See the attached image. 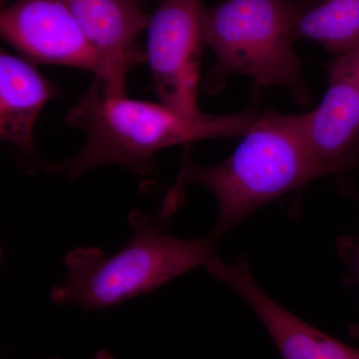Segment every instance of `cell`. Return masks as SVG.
I'll list each match as a JSON object with an SVG mask.
<instances>
[{"label": "cell", "instance_id": "1", "mask_svg": "<svg viewBox=\"0 0 359 359\" xmlns=\"http://www.w3.org/2000/svg\"><path fill=\"white\" fill-rule=\"evenodd\" d=\"M259 113L256 104L238 114H185L165 105L109 95L100 80L89 89L65 116L73 128L88 135L77 154L51 163L45 170L77 180L105 165H119L132 173H154V156L162 149L201 139L244 136Z\"/></svg>", "mask_w": 359, "mask_h": 359}, {"label": "cell", "instance_id": "2", "mask_svg": "<svg viewBox=\"0 0 359 359\" xmlns=\"http://www.w3.org/2000/svg\"><path fill=\"white\" fill-rule=\"evenodd\" d=\"M190 145L184 148L178 178L167 194L162 218L181 205L187 185L204 186L219 205L218 221L209 236L212 241L271 201L327 176L306 143L299 115L266 110L252 123L233 154L212 166L194 161Z\"/></svg>", "mask_w": 359, "mask_h": 359}, {"label": "cell", "instance_id": "3", "mask_svg": "<svg viewBox=\"0 0 359 359\" xmlns=\"http://www.w3.org/2000/svg\"><path fill=\"white\" fill-rule=\"evenodd\" d=\"M128 219L133 236L117 254L106 257L98 248L89 247L65 257L67 276L51 290L54 304L85 311L109 308L219 259L211 238H175L140 210L130 212Z\"/></svg>", "mask_w": 359, "mask_h": 359}, {"label": "cell", "instance_id": "4", "mask_svg": "<svg viewBox=\"0 0 359 359\" xmlns=\"http://www.w3.org/2000/svg\"><path fill=\"white\" fill-rule=\"evenodd\" d=\"M314 0H224L205 8V43L216 55L203 87L218 93L226 77L243 74L256 87L282 86L306 105L311 94L294 51L295 25Z\"/></svg>", "mask_w": 359, "mask_h": 359}, {"label": "cell", "instance_id": "5", "mask_svg": "<svg viewBox=\"0 0 359 359\" xmlns=\"http://www.w3.org/2000/svg\"><path fill=\"white\" fill-rule=\"evenodd\" d=\"M202 0H162L147 26V61L163 104L198 114L200 65L205 40Z\"/></svg>", "mask_w": 359, "mask_h": 359}, {"label": "cell", "instance_id": "6", "mask_svg": "<svg viewBox=\"0 0 359 359\" xmlns=\"http://www.w3.org/2000/svg\"><path fill=\"white\" fill-rule=\"evenodd\" d=\"M328 85L320 105L299 115L304 138L327 175L359 162V43L325 65Z\"/></svg>", "mask_w": 359, "mask_h": 359}, {"label": "cell", "instance_id": "7", "mask_svg": "<svg viewBox=\"0 0 359 359\" xmlns=\"http://www.w3.org/2000/svg\"><path fill=\"white\" fill-rule=\"evenodd\" d=\"M0 33L29 62L68 66L100 77L95 51L62 0H16L0 13Z\"/></svg>", "mask_w": 359, "mask_h": 359}, {"label": "cell", "instance_id": "8", "mask_svg": "<svg viewBox=\"0 0 359 359\" xmlns=\"http://www.w3.org/2000/svg\"><path fill=\"white\" fill-rule=\"evenodd\" d=\"M69 7L101 65L100 77L109 95L127 96L126 80L134 66L147 61L135 44L147 29L150 15L138 0H62Z\"/></svg>", "mask_w": 359, "mask_h": 359}, {"label": "cell", "instance_id": "9", "mask_svg": "<svg viewBox=\"0 0 359 359\" xmlns=\"http://www.w3.org/2000/svg\"><path fill=\"white\" fill-rule=\"evenodd\" d=\"M207 269L247 302L283 359H359V348L309 325L269 297L255 280L245 257L231 264L218 259Z\"/></svg>", "mask_w": 359, "mask_h": 359}, {"label": "cell", "instance_id": "10", "mask_svg": "<svg viewBox=\"0 0 359 359\" xmlns=\"http://www.w3.org/2000/svg\"><path fill=\"white\" fill-rule=\"evenodd\" d=\"M59 90L32 62L1 49L0 53V137L15 147L16 161L26 173L39 171L33 127L45 104Z\"/></svg>", "mask_w": 359, "mask_h": 359}, {"label": "cell", "instance_id": "11", "mask_svg": "<svg viewBox=\"0 0 359 359\" xmlns=\"http://www.w3.org/2000/svg\"><path fill=\"white\" fill-rule=\"evenodd\" d=\"M295 39L313 40L335 55L359 43V0H321L295 25Z\"/></svg>", "mask_w": 359, "mask_h": 359}, {"label": "cell", "instance_id": "12", "mask_svg": "<svg viewBox=\"0 0 359 359\" xmlns=\"http://www.w3.org/2000/svg\"><path fill=\"white\" fill-rule=\"evenodd\" d=\"M339 248L340 254L349 264L354 280L359 285V233L355 237L340 241ZM354 332L359 337V327Z\"/></svg>", "mask_w": 359, "mask_h": 359}, {"label": "cell", "instance_id": "13", "mask_svg": "<svg viewBox=\"0 0 359 359\" xmlns=\"http://www.w3.org/2000/svg\"><path fill=\"white\" fill-rule=\"evenodd\" d=\"M46 359H60L59 358H46ZM92 359H115L114 356L112 355V353H110L107 349H103V351H99L98 353L94 355V358Z\"/></svg>", "mask_w": 359, "mask_h": 359}, {"label": "cell", "instance_id": "14", "mask_svg": "<svg viewBox=\"0 0 359 359\" xmlns=\"http://www.w3.org/2000/svg\"><path fill=\"white\" fill-rule=\"evenodd\" d=\"M6 1H7V0H1L2 4H4V2H6Z\"/></svg>", "mask_w": 359, "mask_h": 359}]
</instances>
